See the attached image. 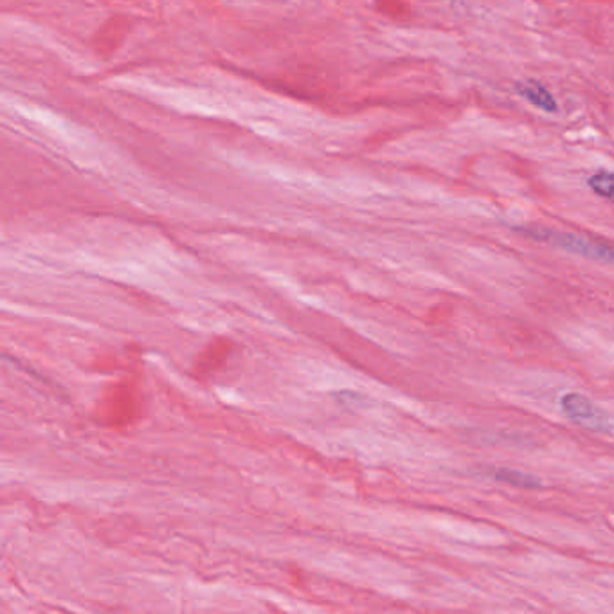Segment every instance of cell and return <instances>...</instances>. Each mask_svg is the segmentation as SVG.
Returning <instances> with one entry per match:
<instances>
[{"label":"cell","instance_id":"6da1fadb","mask_svg":"<svg viewBox=\"0 0 614 614\" xmlns=\"http://www.w3.org/2000/svg\"><path fill=\"white\" fill-rule=\"evenodd\" d=\"M561 410L564 415L582 430L600 434L614 433V420L587 396L581 393H565L561 399Z\"/></svg>","mask_w":614,"mask_h":614},{"label":"cell","instance_id":"7a4b0ae2","mask_svg":"<svg viewBox=\"0 0 614 614\" xmlns=\"http://www.w3.org/2000/svg\"><path fill=\"white\" fill-rule=\"evenodd\" d=\"M539 239L550 244L557 245L559 250L576 254L582 258L593 260L600 264H611L614 262V250L604 242H596L590 236H582L575 233H559V231H539Z\"/></svg>","mask_w":614,"mask_h":614},{"label":"cell","instance_id":"3957f363","mask_svg":"<svg viewBox=\"0 0 614 614\" xmlns=\"http://www.w3.org/2000/svg\"><path fill=\"white\" fill-rule=\"evenodd\" d=\"M517 94L522 99H527L531 107L539 108L542 113L555 114L557 108H559L557 107L555 96L539 82H522V84L517 85Z\"/></svg>","mask_w":614,"mask_h":614},{"label":"cell","instance_id":"277c9868","mask_svg":"<svg viewBox=\"0 0 614 614\" xmlns=\"http://www.w3.org/2000/svg\"><path fill=\"white\" fill-rule=\"evenodd\" d=\"M587 186L595 195L614 202V173L613 171H596L587 179Z\"/></svg>","mask_w":614,"mask_h":614},{"label":"cell","instance_id":"5b68a950","mask_svg":"<svg viewBox=\"0 0 614 614\" xmlns=\"http://www.w3.org/2000/svg\"><path fill=\"white\" fill-rule=\"evenodd\" d=\"M496 479H499V481L502 483H508V485H514V487H541V479L536 478V476H530V474L519 473V470H501V473L496 474Z\"/></svg>","mask_w":614,"mask_h":614}]
</instances>
